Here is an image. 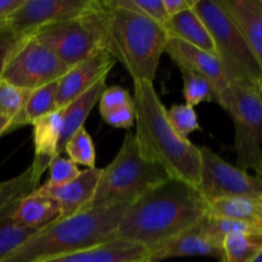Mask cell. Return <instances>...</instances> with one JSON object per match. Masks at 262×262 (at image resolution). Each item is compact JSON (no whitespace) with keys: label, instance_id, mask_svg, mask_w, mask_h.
<instances>
[{"label":"cell","instance_id":"6da1fadb","mask_svg":"<svg viewBox=\"0 0 262 262\" xmlns=\"http://www.w3.org/2000/svg\"><path fill=\"white\" fill-rule=\"evenodd\" d=\"M205 215L206 201L199 189L169 177L127 205L114 241L150 251L196 225Z\"/></svg>","mask_w":262,"mask_h":262},{"label":"cell","instance_id":"7a4b0ae2","mask_svg":"<svg viewBox=\"0 0 262 262\" xmlns=\"http://www.w3.org/2000/svg\"><path fill=\"white\" fill-rule=\"evenodd\" d=\"M136 110L135 137L147 160L160 165L170 178L199 188L201 152L188 138L173 129L166 107L152 83H133Z\"/></svg>","mask_w":262,"mask_h":262},{"label":"cell","instance_id":"3957f363","mask_svg":"<svg viewBox=\"0 0 262 262\" xmlns=\"http://www.w3.org/2000/svg\"><path fill=\"white\" fill-rule=\"evenodd\" d=\"M125 207L92 209L55 220L0 262H41L113 242Z\"/></svg>","mask_w":262,"mask_h":262},{"label":"cell","instance_id":"277c9868","mask_svg":"<svg viewBox=\"0 0 262 262\" xmlns=\"http://www.w3.org/2000/svg\"><path fill=\"white\" fill-rule=\"evenodd\" d=\"M104 50L127 69L133 83H152L169 37L155 20L101 0Z\"/></svg>","mask_w":262,"mask_h":262},{"label":"cell","instance_id":"5b68a950","mask_svg":"<svg viewBox=\"0 0 262 262\" xmlns=\"http://www.w3.org/2000/svg\"><path fill=\"white\" fill-rule=\"evenodd\" d=\"M168 178L160 165L142 155L135 133H128L117 156L101 169L94 197L83 211L127 206L151 187Z\"/></svg>","mask_w":262,"mask_h":262},{"label":"cell","instance_id":"8992f818","mask_svg":"<svg viewBox=\"0 0 262 262\" xmlns=\"http://www.w3.org/2000/svg\"><path fill=\"white\" fill-rule=\"evenodd\" d=\"M194 12L206 25L230 83L256 87L262 82V69L234 20L219 0H196Z\"/></svg>","mask_w":262,"mask_h":262},{"label":"cell","instance_id":"52a82bcc","mask_svg":"<svg viewBox=\"0 0 262 262\" xmlns=\"http://www.w3.org/2000/svg\"><path fill=\"white\" fill-rule=\"evenodd\" d=\"M234 124L237 166L262 178V100L256 87L230 83L217 99Z\"/></svg>","mask_w":262,"mask_h":262},{"label":"cell","instance_id":"ba28073f","mask_svg":"<svg viewBox=\"0 0 262 262\" xmlns=\"http://www.w3.org/2000/svg\"><path fill=\"white\" fill-rule=\"evenodd\" d=\"M101 2L96 0L86 14L48 26L33 33L68 68L104 50Z\"/></svg>","mask_w":262,"mask_h":262},{"label":"cell","instance_id":"9c48e42d","mask_svg":"<svg viewBox=\"0 0 262 262\" xmlns=\"http://www.w3.org/2000/svg\"><path fill=\"white\" fill-rule=\"evenodd\" d=\"M68 67L33 35L22 38L8 61L0 81L33 90L59 81Z\"/></svg>","mask_w":262,"mask_h":262},{"label":"cell","instance_id":"30bf717a","mask_svg":"<svg viewBox=\"0 0 262 262\" xmlns=\"http://www.w3.org/2000/svg\"><path fill=\"white\" fill-rule=\"evenodd\" d=\"M201 176L199 191L205 201L225 197L262 196V178L229 164L210 147H200Z\"/></svg>","mask_w":262,"mask_h":262},{"label":"cell","instance_id":"8fae6325","mask_svg":"<svg viewBox=\"0 0 262 262\" xmlns=\"http://www.w3.org/2000/svg\"><path fill=\"white\" fill-rule=\"evenodd\" d=\"M95 3L96 0H25L7 26L26 37L43 27L86 14Z\"/></svg>","mask_w":262,"mask_h":262},{"label":"cell","instance_id":"7c38bea8","mask_svg":"<svg viewBox=\"0 0 262 262\" xmlns=\"http://www.w3.org/2000/svg\"><path fill=\"white\" fill-rule=\"evenodd\" d=\"M114 64L115 59L107 51L102 50L69 68L68 72L59 79L56 95L58 110L64 109L73 100L89 91L97 82L106 78Z\"/></svg>","mask_w":262,"mask_h":262},{"label":"cell","instance_id":"4fadbf2b","mask_svg":"<svg viewBox=\"0 0 262 262\" xmlns=\"http://www.w3.org/2000/svg\"><path fill=\"white\" fill-rule=\"evenodd\" d=\"M165 53L179 67V69L193 72L206 78L216 91L217 99L220 94H223L230 84L227 72L220 59L215 54L207 53V51L194 48L182 41L173 40V38H169Z\"/></svg>","mask_w":262,"mask_h":262},{"label":"cell","instance_id":"5bb4252c","mask_svg":"<svg viewBox=\"0 0 262 262\" xmlns=\"http://www.w3.org/2000/svg\"><path fill=\"white\" fill-rule=\"evenodd\" d=\"M100 174H101L100 168L84 169L81 170V174L77 178L69 183L58 187H46L42 184L38 186L36 192L53 199L60 209L59 219H67L86 209L97 188Z\"/></svg>","mask_w":262,"mask_h":262},{"label":"cell","instance_id":"9a60e30c","mask_svg":"<svg viewBox=\"0 0 262 262\" xmlns=\"http://www.w3.org/2000/svg\"><path fill=\"white\" fill-rule=\"evenodd\" d=\"M148 257L160 262L177 257H222V247L215 245L202 230L200 222L177 237L148 251Z\"/></svg>","mask_w":262,"mask_h":262},{"label":"cell","instance_id":"2e32d148","mask_svg":"<svg viewBox=\"0 0 262 262\" xmlns=\"http://www.w3.org/2000/svg\"><path fill=\"white\" fill-rule=\"evenodd\" d=\"M33 128V148L35 156L31 165L33 178L40 182L41 176L50 168L51 163L60 156V138L63 129V117L61 112H54L51 114L40 118L32 124Z\"/></svg>","mask_w":262,"mask_h":262},{"label":"cell","instance_id":"e0dca14e","mask_svg":"<svg viewBox=\"0 0 262 262\" xmlns=\"http://www.w3.org/2000/svg\"><path fill=\"white\" fill-rule=\"evenodd\" d=\"M262 69V0H219Z\"/></svg>","mask_w":262,"mask_h":262},{"label":"cell","instance_id":"ac0fdd59","mask_svg":"<svg viewBox=\"0 0 262 262\" xmlns=\"http://www.w3.org/2000/svg\"><path fill=\"white\" fill-rule=\"evenodd\" d=\"M163 27L169 38L182 41L216 55L209 30L193 8L169 17Z\"/></svg>","mask_w":262,"mask_h":262},{"label":"cell","instance_id":"d6986e66","mask_svg":"<svg viewBox=\"0 0 262 262\" xmlns=\"http://www.w3.org/2000/svg\"><path fill=\"white\" fill-rule=\"evenodd\" d=\"M147 255L148 251L142 246L122 241H113L91 250L41 262H136Z\"/></svg>","mask_w":262,"mask_h":262},{"label":"cell","instance_id":"ffe728a7","mask_svg":"<svg viewBox=\"0 0 262 262\" xmlns=\"http://www.w3.org/2000/svg\"><path fill=\"white\" fill-rule=\"evenodd\" d=\"M59 216V205L53 199L36 191L23 197L12 212V219L17 224L32 230L42 229L58 220Z\"/></svg>","mask_w":262,"mask_h":262},{"label":"cell","instance_id":"44dd1931","mask_svg":"<svg viewBox=\"0 0 262 262\" xmlns=\"http://www.w3.org/2000/svg\"><path fill=\"white\" fill-rule=\"evenodd\" d=\"M106 78L101 79L95 86H92L89 91L77 97L71 104L60 110L61 117H63V129H61L60 146H59L60 154H63L67 141L77 130L84 127V122L89 118L90 113L92 112L95 105L99 104L100 97H101L102 92L106 90Z\"/></svg>","mask_w":262,"mask_h":262},{"label":"cell","instance_id":"7402d4cb","mask_svg":"<svg viewBox=\"0 0 262 262\" xmlns=\"http://www.w3.org/2000/svg\"><path fill=\"white\" fill-rule=\"evenodd\" d=\"M206 215L262 225V196L210 200L206 201Z\"/></svg>","mask_w":262,"mask_h":262},{"label":"cell","instance_id":"603a6c76","mask_svg":"<svg viewBox=\"0 0 262 262\" xmlns=\"http://www.w3.org/2000/svg\"><path fill=\"white\" fill-rule=\"evenodd\" d=\"M58 84L59 81H56L31 91L23 110L17 118H14L9 123L4 135L14 132L26 125H32L40 118L58 112V107H56Z\"/></svg>","mask_w":262,"mask_h":262},{"label":"cell","instance_id":"cb8c5ba5","mask_svg":"<svg viewBox=\"0 0 262 262\" xmlns=\"http://www.w3.org/2000/svg\"><path fill=\"white\" fill-rule=\"evenodd\" d=\"M262 251V233H237L223 241L219 262H252Z\"/></svg>","mask_w":262,"mask_h":262},{"label":"cell","instance_id":"d4e9b609","mask_svg":"<svg viewBox=\"0 0 262 262\" xmlns=\"http://www.w3.org/2000/svg\"><path fill=\"white\" fill-rule=\"evenodd\" d=\"M202 230L205 234L219 247H222L223 241L230 234L237 233H262L261 224H253V223L238 222V220L220 219V217H212L205 215L200 220Z\"/></svg>","mask_w":262,"mask_h":262},{"label":"cell","instance_id":"484cf974","mask_svg":"<svg viewBox=\"0 0 262 262\" xmlns=\"http://www.w3.org/2000/svg\"><path fill=\"white\" fill-rule=\"evenodd\" d=\"M37 230L28 229L17 224L12 219V214H0V261L14 252L28 238L32 237Z\"/></svg>","mask_w":262,"mask_h":262},{"label":"cell","instance_id":"4316f807","mask_svg":"<svg viewBox=\"0 0 262 262\" xmlns=\"http://www.w3.org/2000/svg\"><path fill=\"white\" fill-rule=\"evenodd\" d=\"M68 159L76 165H83L86 169L96 168V150L94 140L86 128L77 130L64 146V151Z\"/></svg>","mask_w":262,"mask_h":262},{"label":"cell","instance_id":"83f0119b","mask_svg":"<svg viewBox=\"0 0 262 262\" xmlns=\"http://www.w3.org/2000/svg\"><path fill=\"white\" fill-rule=\"evenodd\" d=\"M181 73L186 105L194 107L201 102H217L216 91L206 78L186 69H181Z\"/></svg>","mask_w":262,"mask_h":262},{"label":"cell","instance_id":"f1b7e54d","mask_svg":"<svg viewBox=\"0 0 262 262\" xmlns=\"http://www.w3.org/2000/svg\"><path fill=\"white\" fill-rule=\"evenodd\" d=\"M105 5L114 9H123L155 20L163 26L168 19L163 0H104Z\"/></svg>","mask_w":262,"mask_h":262},{"label":"cell","instance_id":"f546056e","mask_svg":"<svg viewBox=\"0 0 262 262\" xmlns=\"http://www.w3.org/2000/svg\"><path fill=\"white\" fill-rule=\"evenodd\" d=\"M30 94V90L20 89L5 81H0V114L12 122L20 114Z\"/></svg>","mask_w":262,"mask_h":262},{"label":"cell","instance_id":"4dcf8cb0","mask_svg":"<svg viewBox=\"0 0 262 262\" xmlns=\"http://www.w3.org/2000/svg\"><path fill=\"white\" fill-rule=\"evenodd\" d=\"M166 117L173 129L183 138H188L191 133L200 129L196 110L186 104L173 105L170 109L166 110Z\"/></svg>","mask_w":262,"mask_h":262},{"label":"cell","instance_id":"1f68e13d","mask_svg":"<svg viewBox=\"0 0 262 262\" xmlns=\"http://www.w3.org/2000/svg\"><path fill=\"white\" fill-rule=\"evenodd\" d=\"M133 96H130L129 91L122 86H110L106 87L102 92L99 101L100 115L105 117L109 113L115 112V110L123 109L125 106L133 105Z\"/></svg>","mask_w":262,"mask_h":262},{"label":"cell","instance_id":"d6a6232c","mask_svg":"<svg viewBox=\"0 0 262 262\" xmlns=\"http://www.w3.org/2000/svg\"><path fill=\"white\" fill-rule=\"evenodd\" d=\"M49 178L43 183L46 187H58L63 186V184L69 183L73 181L74 178L81 174L78 165L71 161L69 159L61 158L58 156L55 160L51 163L50 168H49Z\"/></svg>","mask_w":262,"mask_h":262},{"label":"cell","instance_id":"836d02e7","mask_svg":"<svg viewBox=\"0 0 262 262\" xmlns=\"http://www.w3.org/2000/svg\"><path fill=\"white\" fill-rule=\"evenodd\" d=\"M22 38L23 36L15 33L9 26L5 25L0 27V78Z\"/></svg>","mask_w":262,"mask_h":262},{"label":"cell","instance_id":"e575fe53","mask_svg":"<svg viewBox=\"0 0 262 262\" xmlns=\"http://www.w3.org/2000/svg\"><path fill=\"white\" fill-rule=\"evenodd\" d=\"M106 124H109L110 127L114 128H124L128 129L132 125H135L136 122V110H135V104L130 105V106H125L123 109L115 110V112L109 113L107 115L102 117Z\"/></svg>","mask_w":262,"mask_h":262},{"label":"cell","instance_id":"d590c367","mask_svg":"<svg viewBox=\"0 0 262 262\" xmlns=\"http://www.w3.org/2000/svg\"><path fill=\"white\" fill-rule=\"evenodd\" d=\"M25 0H0V27L7 25L8 19L18 10Z\"/></svg>","mask_w":262,"mask_h":262},{"label":"cell","instance_id":"8d00e7d4","mask_svg":"<svg viewBox=\"0 0 262 262\" xmlns=\"http://www.w3.org/2000/svg\"><path fill=\"white\" fill-rule=\"evenodd\" d=\"M163 3L168 17H171V15L193 8L196 0H163Z\"/></svg>","mask_w":262,"mask_h":262},{"label":"cell","instance_id":"74e56055","mask_svg":"<svg viewBox=\"0 0 262 262\" xmlns=\"http://www.w3.org/2000/svg\"><path fill=\"white\" fill-rule=\"evenodd\" d=\"M9 123H10V120L8 119V118H5L4 115L0 114V136L4 135L5 130H7V128H8V125H9Z\"/></svg>","mask_w":262,"mask_h":262},{"label":"cell","instance_id":"f35d334b","mask_svg":"<svg viewBox=\"0 0 262 262\" xmlns=\"http://www.w3.org/2000/svg\"><path fill=\"white\" fill-rule=\"evenodd\" d=\"M136 262H154V261L151 260V258L148 257V255H147V256H146V257L141 258V260H138V261H136Z\"/></svg>","mask_w":262,"mask_h":262},{"label":"cell","instance_id":"ab89813d","mask_svg":"<svg viewBox=\"0 0 262 262\" xmlns=\"http://www.w3.org/2000/svg\"><path fill=\"white\" fill-rule=\"evenodd\" d=\"M252 262H262V251H261L260 253H258V255H257V257H256L255 260H253Z\"/></svg>","mask_w":262,"mask_h":262},{"label":"cell","instance_id":"60d3db41","mask_svg":"<svg viewBox=\"0 0 262 262\" xmlns=\"http://www.w3.org/2000/svg\"><path fill=\"white\" fill-rule=\"evenodd\" d=\"M257 92H258V95H260V97H261V100H262V82L257 86Z\"/></svg>","mask_w":262,"mask_h":262}]
</instances>
